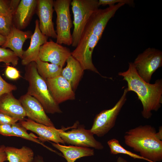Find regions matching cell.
<instances>
[{
	"label": "cell",
	"mask_w": 162,
	"mask_h": 162,
	"mask_svg": "<svg viewBox=\"0 0 162 162\" xmlns=\"http://www.w3.org/2000/svg\"><path fill=\"white\" fill-rule=\"evenodd\" d=\"M155 128L149 125H140L125 132V144L152 162L162 160V141L157 137Z\"/></svg>",
	"instance_id": "obj_3"
},
{
	"label": "cell",
	"mask_w": 162,
	"mask_h": 162,
	"mask_svg": "<svg viewBox=\"0 0 162 162\" xmlns=\"http://www.w3.org/2000/svg\"><path fill=\"white\" fill-rule=\"evenodd\" d=\"M19 58L10 49L0 47V62L11 63L14 66L18 64Z\"/></svg>",
	"instance_id": "obj_26"
},
{
	"label": "cell",
	"mask_w": 162,
	"mask_h": 162,
	"mask_svg": "<svg viewBox=\"0 0 162 162\" xmlns=\"http://www.w3.org/2000/svg\"><path fill=\"white\" fill-rule=\"evenodd\" d=\"M35 62L38 74L45 81L61 75L62 67L60 66L42 61L39 58Z\"/></svg>",
	"instance_id": "obj_22"
},
{
	"label": "cell",
	"mask_w": 162,
	"mask_h": 162,
	"mask_svg": "<svg viewBox=\"0 0 162 162\" xmlns=\"http://www.w3.org/2000/svg\"><path fill=\"white\" fill-rule=\"evenodd\" d=\"M37 0H21L14 14L13 24L22 30L29 24L36 10Z\"/></svg>",
	"instance_id": "obj_16"
},
{
	"label": "cell",
	"mask_w": 162,
	"mask_h": 162,
	"mask_svg": "<svg viewBox=\"0 0 162 162\" xmlns=\"http://www.w3.org/2000/svg\"><path fill=\"white\" fill-rule=\"evenodd\" d=\"M76 125L69 131H66L65 128L60 129V136L65 143L98 150L104 148L103 145L95 139L90 130L85 129L82 125L76 127Z\"/></svg>",
	"instance_id": "obj_9"
},
{
	"label": "cell",
	"mask_w": 162,
	"mask_h": 162,
	"mask_svg": "<svg viewBox=\"0 0 162 162\" xmlns=\"http://www.w3.org/2000/svg\"><path fill=\"white\" fill-rule=\"evenodd\" d=\"M128 92L125 88L120 98L112 107L104 110L96 115L90 129L94 135L102 137L114 127L117 116L126 100Z\"/></svg>",
	"instance_id": "obj_7"
},
{
	"label": "cell",
	"mask_w": 162,
	"mask_h": 162,
	"mask_svg": "<svg viewBox=\"0 0 162 162\" xmlns=\"http://www.w3.org/2000/svg\"><path fill=\"white\" fill-rule=\"evenodd\" d=\"M45 81L50 94L58 104L75 99V94L70 83L61 75Z\"/></svg>",
	"instance_id": "obj_13"
},
{
	"label": "cell",
	"mask_w": 162,
	"mask_h": 162,
	"mask_svg": "<svg viewBox=\"0 0 162 162\" xmlns=\"http://www.w3.org/2000/svg\"><path fill=\"white\" fill-rule=\"evenodd\" d=\"M13 25V18L0 14V34L7 36Z\"/></svg>",
	"instance_id": "obj_27"
},
{
	"label": "cell",
	"mask_w": 162,
	"mask_h": 162,
	"mask_svg": "<svg viewBox=\"0 0 162 162\" xmlns=\"http://www.w3.org/2000/svg\"><path fill=\"white\" fill-rule=\"evenodd\" d=\"M12 129L14 133L17 137H20L40 144L52 151H54L47 146L39 139H37L27 132V130L19 123H16L12 125Z\"/></svg>",
	"instance_id": "obj_24"
},
{
	"label": "cell",
	"mask_w": 162,
	"mask_h": 162,
	"mask_svg": "<svg viewBox=\"0 0 162 162\" xmlns=\"http://www.w3.org/2000/svg\"><path fill=\"white\" fill-rule=\"evenodd\" d=\"M17 89L16 86L6 82L0 75V97L2 95L12 92Z\"/></svg>",
	"instance_id": "obj_28"
},
{
	"label": "cell",
	"mask_w": 162,
	"mask_h": 162,
	"mask_svg": "<svg viewBox=\"0 0 162 162\" xmlns=\"http://www.w3.org/2000/svg\"><path fill=\"white\" fill-rule=\"evenodd\" d=\"M133 63L139 76L149 83L152 74L162 66V52L148 48L139 54Z\"/></svg>",
	"instance_id": "obj_8"
},
{
	"label": "cell",
	"mask_w": 162,
	"mask_h": 162,
	"mask_svg": "<svg viewBox=\"0 0 162 162\" xmlns=\"http://www.w3.org/2000/svg\"><path fill=\"white\" fill-rule=\"evenodd\" d=\"M52 146L61 152L67 162H74L81 158L94 155V149L76 146H65L51 142Z\"/></svg>",
	"instance_id": "obj_20"
},
{
	"label": "cell",
	"mask_w": 162,
	"mask_h": 162,
	"mask_svg": "<svg viewBox=\"0 0 162 162\" xmlns=\"http://www.w3.org/2000/svg\"><path fill=\"white\" fill-rule=\"evenodd\" d=\"M70 0L54 1V9L56 12V42L60 44L70 46L72 44L70 29L72 27L70 6Z\"/></svg>",
	"instance_id": "obj_6"
},
{
	"label": "cell",
	"mask_w": 162,
	"mask_h": 162,
	"mask_svg": "<svg viewBox=\"0 0 162 162\" xmlns=\"http://www.w3.org/2000/svg\"><path fill=\"white\" fill-rule=\"evenodd\" d=\"M18 121L13 117L0 112V124H10L12 125Z\"/></svg>",
	"instance_id": "obj_32"
},
{
	"label": "cell",
	"mask_w": 162,
	"mask_h": 162,
	"mask_svg": "<svg viewBox=\"0 0 162 162\" xmlns=\"http://www.w3.org/2000/svg\"><path fill=\"white\" fill-rule=\"evenodd\" d=\"M53 4V0H37L36 11L41 33L48 38H56L57 34L52 21Z\"/></svg>",
	"instance_id": "obj_11"
},
{
	"label": "cell",
	"mask_w": 162,
	"mask_h": 162,
	"mask_svg": "<svg viewBox=\"0 0 162 162\" xmlns=\"http://www.w3.org/2000/svg\"><path fill=\"white\" fill-rule=\"evenodd\" d=\"M20 0H0V14L13 18Z\"/></svg>",
	"instance_id": "obj_25"
},
{
	"label": "cell",
	"mask_w": 162,
	"mask_h": 162,
	"mask_svg": "<svg viewBox=\"0 0 162 162\" xmlns=\"http://www.w3.org/2000/svg\"><path fill=\"white\" fill-rule=\"evenodd\" d=\"M70 5L74 16L72 46L76 47L89 19L99 6L97 0H73Z\"/></svg>",
	"instance_id": "obj_5"
},
{
	"label": "cell",
	"mask_w": 162,
	"mask_h": 162,
	"mask_svg": "<svg viewBox=\"0 0 162 162\" xmlns=\"http://www.w3.org/2000/svg\"><path fill=\"white\" fill-rule=\"evenodd\" d=\"M116 162H129L124 158L121 157H119L117 159Z\"/></svg>",
	"instance_id": "obj_37"
},
{
	"label": "cell",
	"mask_w": 162,
	"mask_h": 162,
	"mask_svg": "<svg viewBox=\"0 0 162 162\" xmlns=\"http://www.w3.org/2000/svg\"><path fill=\"white\" fill-rule=\"evenodd\" d=\"M0 134L5 136H15L12 127L10 124H0Z\"/></svg>",
	"instance_id": "obj_31"
},
{
	"label": "cell",
	"mask_w": 162,
	"mask_h": 162,
	"mask_svg": "<svg viewBox=\"0 0 162 162\" xmlns=\"http://www.w3.org/2000/svg\"><path fill=\"white\" fill-rule=\"evenodd\" d=\"M5 147L3 145L0 147V162H4L7 160L6 154L4 151Z\"/></svg>",
	"instance_id": "obj_33"
},
{
	"label": "cell",
	"mask_w": 162,
	"mask_h": 162,
	"mask_svg": "<svg viewBox=\"0 0 162 162\" xmlns=\"http://www.w3.org/2000/svg\"><path fill=\"white\" fill-rule=\"evenodd\" d=\"M4 151L9 162H32L34 158L33 151L26 146L20 148L5 146Z\"/></svg>",
	"instance_id": "obj_21"
},
{
	"label": "cell",
	"mask_w": 162,
	"mask_h": 162,
	"mask_svg": "<svg viewBox=\"0 0 162 162\" xmlns=\"http://www.w3.org/2000/svg\"><path fill=\"white\" fill-rule=\"evenodd\" d=\"M27 130L37 134L42 142L51 141L56 143H65L60 136V129L36 122L29 118H24L19 123Z\"/></svg>",
	"instance_id": "obj_14"
},
{
	"label": "cell",
	"mask_w": 162,
	"mask_h": 162,
	"mask_svg": "<svg viewBox=\"0 0 162 162\" xmlns=\"http://www.w3.org/2000/svg\"><path fill=\"white\" fill-rule=\"evenodd\" d=\"M19 100L28 118L47 126L55 127L41 104L35 98L26 93L21 96Z\"/></svg>",
	"instance_id": "obj_12"
},
{
	"label": "cell",
	"mask_w": 162,
	"mask_h": 162,
	"mask_svg": "<svg viewBox=\"0 0 162 162\" xmlns=\"http://www.w3.org/2000/svg\"><path fill=\"white\" fill-rule=\"evenodd\" d=\"M118 75L123 77L128 84V92H134L137 94L143 106L142 116L150 118L152 111H157L162 103V80L158 79L154 84L148 83L138 74L133 63H129L128 69L120 72Z\"/></svg>",
	"instance_id": "obj_2"
},
{
	"label": "cell",
	"mask_w": 162,
	"mask_h": 162,
	"mask_svg": "<svg viewBox=\"0 0 162 162\" xmlns=\"http://www.w3.org/2000/svg\"><path fill=\"white\" fill-rule=\"evenodd\" d=\"M66 62L67 65L62 69L61 75L70 82L74 90L78 85L84 70L79 62L71 55Z\"/></svg>",
	"instance_id": "obj_19"
},
{
	"label": "cell",
	"mask_w": 162,
	"mask_h": 162,
	"mask_svg": "<svg viewBox=\"0 0 162 162\" xmlns=\"http://www.w3.org/2000/svg\"><path fill=\"white\" fill-rule=\"evenodd\" d=\"M124 3L130 6H134V3L133 0H99L98 1V4L99 6L102 5L105 6L109 5V6L113 5L116 3Z\"/></svg>",
	"instance_id": "obj_29"
},
{
	"label": "cell",
	"mask_w": 162,
	"mask_h": 162,
	"mask_svg": "<svg viewBox=\"0 0 162 162\" xmlns=\"http://www.w3.org/2000/svg\"><path fill=\"white\" fill-rule=\"evenodd\" d=\"M71 52L68 48L50 40L40 46L38 58L42 61L50 62L62 67Z\"/></svg>",
	"instance_id": "obj_10"
},
{
	"label": "cell",
	"mask_w": 162,
	"mask_h": 162,
	"mask_svg": "<svg viewBox=\"0 0 162 162\" xmlns=\"http://www.w3.org/2000/svg\"><path fill=\"white\" fill-rule=\"evenodd\" d=\"M31 38L28 48L23 51L21 59V63L23 65L26 66L32 62H35L39 58L40 46L47 40L48 37L44 35L39 29L38 20L35 21L34 30Z\"/></svg>",
	"instance_id": "obj_15"
},
{
	"label": "cell",
	"mask_w": 162,
	"mask_h": 162,
	"mask_svg": "<svg viewBox=\"0 0 162 162\" xmlns=\"http://www.w3.org/2000/svg\"><path fill=\"white\" fill-rule=\"evenodd\" d=\"M32 162H44L43 157L39 155L35 156Z\"/></svg>",
	"instance_id": "obj_35"
},
{
	"label": "cell",
	"mask_w": 162,
	"mask_h": 162,
	"mask_svg": "<svg viewBox=\"0 0 162 162\" xmlns=\"http://www.w3.org/2000/svg\"><path fill=\"white\" fill-rule=\"evenodd\" d=\"M25 66L24 78L29 84L26 93L36 99L46 113H62L59 105L50 94L46 81L38 74L35 62Z\"/></svg>",
	"instance_id": "obj_4"
},
{
	"label": "cell",
	"mask_w": 162,
	"mask_h": 162,
	"mask_svg": "<svg viewBox=\"0 0 162 162\" xmlns=\"http://www.w3.org/2000/svg\"><path fill=\"white\" fill-rule=\"evenodd\" d=\"M6 76L9 79L15 80L19 79L21 75L18 70L14 67L8 66L5 70Z\"/></svg>",
	"instance_id": "obj_30"
},
{
	"label": "cell",
	"mask_w": 162,
	"mask_h": 162,
	"mask_svg": "<svg viewBox=\"0 0 162 162\" xmlns=\"http://www.w3.org/2000/svg\"><path fill=\"white\" fill-rule=\"evenodd\" d=\"M1 146H0V147Z\"/></svg>",
	"instance_id": "obj_38"
},
{
	"label": "cell",
	"mask_w": 162,
	"mask_h": 162,
	"mask_svg": "<svg viewBox=\"0 0 162 162\" xmlns=\"http://www.w3.org/2000/svg\"><path fill=\"white\" fill-rule=\"evenodd\" d=\"M118 3L104 9L99 8L91 16L81 38L71 55L80 63L84 70H89L99 74L92 62L94 49L100 39L109 20L117 10L124 5Z\"/></svg>",
	"instance_id": "obj_1"
},
{
	"label": "cell",
	"mask_w": 162,
	"mask_h": 162,
	"mask_svg": "<svg viewBox=\"0 0 162 162\" xmlns=\"http://www.w3.org/2000/svg\"><path fill=\"white\" fill-rule=\"evenodd\" d=\"M0 112L13 117L18 121L23 120L26 114L19 100L12 92L4 94L0 97Z\"/></svg>",
	"instance_id": "obj_18"
},
{
	"label": "cell",
	"mask_w": 162,
	"mask_h": 162,
	"mask_svg": "<svg viewBox=\"0 0 162 162\" xmlns=\"http://www.w3.org/2000/svg\"><path fill=\"white\" fill-rule=\"evenodd\" d=\"M156 135L158 139L160 140H162V127L161 126L159 128V131L158 132H156Z\"/></svg>",
	"instance_id": "obj_34"
},
{
	"label": "cell",
	"mask_w": 162,
	"mask_h": 162,
	"mask_svg": "<svg viewBox=\"0 0 162 162\" xmlns=\"http://www.w3.org/2000/svg\"><path fill=\"white\" fill-rule=\"evenodd\" d=\"M32 35L31 31H23L17 28L13 24L9 33L6 37L5 41L2 47L9 48L21 59L24 51L22 50L23 44L27 39L31 38Z\"/></svg>",
	"instance_id": "obj_17"
},
{
	"label": "cell",
	"mask_w": 162,
	"mask_h": 162,
	"mask_svg": "<svg viewBox=\"0 0 162 162\" xmlns=\"http://www.w3.org/2000/svg\"><path fill=\"white\" fill-rule=\"evenodd\" d=\"M6 37L0 34V46H2L6 40Z\"/></svg>",
	"instance_id": "obj_36"
},
{
	"label": "cell",
	"mask_w": 162,
	"mask_h": 162,
	"mask_svg": "<svg viewBox=\"0 0 162 162\" xmlns=\"http://www.w3.org/2000/svg\"><path fill=\"white\" fill-rule=\"evenodd\" d=\"M111 154H124L128 155L134 159L145 160L149 162H152L140 155L135 154L124 148L120 143L118 140L116 139H112L107 141Z\"/></svg>",
	"instance_id": "obj_23"
}]
</instances>
